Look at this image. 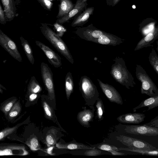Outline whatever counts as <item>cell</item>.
Here are the masks:
<instances>
[{
	"instance_id": "cell-1",
	"label": "cell",
	"mask_w": 158,
	"mask_h": 158,
	"mask_svg": "<svg viewBox=\"0 0 158 158\" xmlns=\"http://www.w3.org/2000/svg\"><path fill=\"white\" fill-rule=\"evenodd\" d=\"M110 73L118 83L127 89L133 88L136 85L134 79L127 69L123 58L117 56L114 60Z\"/></svg>"
},
{
	"instance_id": "cell-2",
	"label": "cell",
	"mask_w": 158,
	"mask_h": 158,
	"mask_svg": "<svg viewBox=\"0 0 158 158\" xmlns=\"http://www.w3.org/2000/svg\"><path fill=\"white\" fill-rule=\"evenodd\" d=\"M40 29L45 38L61 54L73 64L74 60L66 44L47 24L41 23Z\"/></svg>"
},
{
	"instance_id": "cell-3",
	"label": "cell",
	"mask_w": 158,
	"mask_h": 158,
	"mask_svg": "<svg viewBox=\"0 0 158 158\" xmlns=\"http://www.w3.org/2000/svg\"><path fill=\"white\" fill-rule=\"evenodd\" d=\"M135 75L137 79L142 83L141 93L151 97L158 95V89L145 69L140 65L137 64Z\"/></svg>"
},
{
	"instance_id": "cell-4",
	"label": "cell",
	"mask_w": 158,
	"mask_h": 158,
	"mask_svg": "<svg viewBox=\"0 0 158 158\" xmlns=\"http://www.w3.org/2000/svg\"><path fill=\"white\" fill-rule=\"evenodd\" d=\"M80 90L90 104L93 105L99 97L96 86L91 79L86 76L81 77L79 81Z\"/></svg>"
},
{
	"instance_id": "cell-5",
	"label": "cell",
	"mask_w": 158,
	"mask_h": 158,
	"mask_svg": "<svg viewBox=\"0 0 158 158\" xmlns=\"http://www.w3.org/2000/svg\"><path fill=\"white\" fill-rule=\"evenodd\" d=\"M123 127L125 134L143 136H157L158 127L149 126L144 124L141 125H121Z\"/></svg>"
},
{
	"instance_id": "cell-6",
	"label": "cell",
	"mask_w": 158,
	"mask_h": 158,
	"mask_svg": "<svg viewBox=\"0 0 158 158\" xmlns=\"http://www.w3.org/2000/svg\"><path fill=\"white\" fill-rule=\"evenodd\" d=\"M40 68L42 79L48 95L51 99H53L55 94L53 73L48 64L44 62L41 63Z\"/></svg>"
},
{
	"instance_id": "cell-7",
	"label": "cell",
	"mask_w": 158,
	"mask_h": 158,
	"mask_svg": "<svg viewBox=\"0 0 158 158\" xmlns=\"http://www.w3.org/2000/svg\"><path fill=\"white\" fill-rule=\"evenodd\" d=\"M29 154L25 145L16 143H0V156H25Z\"/></svg>"
},
{
	"instance_id": "cell-8",
	"label": "cell",
	"mask_w": 158,
	"mask_h": 158,
	"mask_svg": "<svg viewBox=\"0 0 158 158\" xmlns=\"http://www.w3.org/2000/svg\"><path fill=\"white\" fill-rule=\"evenodd\" d=\"M116 139L128 148L148 150H154L157 148L144 140L131 137L119 135L115 137Z\"/></svg>"
},
{
	"instance_id": "cell-9",
	"label": "cell",
	"mask_w": 158,
	"mask_h": 158,
	"mask_svg": "<svg viewBox=\"0 0 158 158\" xmlns=\"http://www.w3.org/2000/svg\"><path fill=\"white\" fill-rule=\"evenodd\" d=\"M99 86L104 94L111 102L122 105V98L118 91L112 85L102 82L97 79Z\"/></svg>"
},
{
	"instance_id": "cell-10",
	"label": "cell",
	"mask_w": 158,
	"mask_h": 158,
	"mask_svg": "<svg viewBox=\"0 0 158 158\" xmlns=\"http://www.w3.org/2000/svg\"><path fill=\"white\" fill-rule=\"evenodd\" d=\"M37 45L44 52L49 63L54 67L58 68L62 65L61 57L48 46L39 41H36Z\"/></svg>"
},
{
	"instance_id": "cell-11",
	"label": "cell",
	"mask_w": 158,
	"mask_h": 158,
	"mask_svg": "<svg viewBox=\"0 0 158 158\" xmlns=\"http://www.w3.org/2000/svg\"><path fill=\"white\" fill-rule=\"evenodd\" d=\"M87 0H77L74 7L66 15L58 19L56 22L62 25L68 22L74 17L80 13L85 8Z\"/></svg>"
},
{
	"instance_id": "cell-12",
	"label": "cell",
	"mask_w": 158,
	"mask_h": 158,
	"mask_svg": "<svg viewBox=\"0 0 158 158\" xmlns=\"http://www.w3.org/2000/svg\"><path fill=\"white\" fill-rule=\"evenodd\" d=\"M145 116L141 113H128L119 116L117 120L119 122L123 123L139 124L143 121Z\"/></svg>"
},
{
	"instance_id": "cell-13",
	"label": "cell",
	"mask_w": 158,
	"mask_h": 158,
	"mask_svg": "<svg viewBox=\"0 0 158 158\" xmlns=\"http://www.w3.org/2000/svg\"><path fill=\"white\" fill-rule=\"evenodd\" d=\"M124 40L109 34L105 33L100 36L97 40L96 43L98 44L116 46L123 43Z\"/></svg>"
},
{
	"instance_id": "cell-14",
	"label": "cell",
	"mask_w": 158,
	"mask_h": 158,
	"mask_svg": "<svg viewBox=\"0 0 158 158\" xmlns=\"http://www.w3.org/2000/svg\"><path fill=\"white\" fill-rule=\"evenodd\" d=\"M7 21L12 20L16 15V8L14 0H1Z\"/></svg>"
},
{
	"instance_id": "cell-15",
	"label": "cell",
	"mask_w": 158,
	"mask_h": 158,
	"mask_svg": "<svg viewBox=\"0 0 158 158\" xmlns=\"http://www.w3.org/2000/svg\"><path fill=\"white\" fill-rule=\"evenodd\" d=\"M158 38V34L152 31L143 38L137 43L134 51L139 50L144 48L152 46L151 44Z\"/></svg>"
},
{
	"instance_id": "cell-16",
	"label": "cell",
	"mask_w": 158,
	"mask_h": 158,
	"mask_svg": "<svg viewBox=\"0 0 158 158\" xmlns=\"http://www.w3.org/2000/svg\"><path fill=\"white\" fill-rule=\"evenodd\" d=\"M58 12L56 18H61L67 15L74 7L75 4L71 0H60Z\"/></svg>"
},
{
	"instance_id": "cell-17",
	"label": "cell",
	"mask_w": 158,
	"mask_h": 158,
	"mask_svg": "<svg viewBox=\"0 0 158 158\" xmlns=\"http://www.w3.org/2000/svg\"><path fill=\"white\" fill-rule=\"evenodd\" d=\"M92 10L91 8H88L76 16L71 23V26L73 27L82 26L87 21L92 12Z\"/></svg>"
},
{
	"instance_id": "cell-18",
	"label": "cell",
	"mask_w": 158,
	"mask_h": 158,
	"mask_svg": "<svg viewBox=\"0 0 158 158\" xmlns=\"http://www.w3.org/2000/svg\"><path fill=\"white\" fill-rule=\"evenodd\" d=\"M158 106V95H157L151 97L142 101L138 106L133 108V110L134 112H135L138 109L143 107H147L148 109L143 111L144 112L151 110Z\"/></svg>"
},
{
	"instance_id": "cell-19",
	"label": "cell",
	"mask_w": 158,
	"mask_h": 158,
	"mask_svg": "<svg viewBox=\"0 0 158 158\" xmlns=\"http://www.w3.org/2000/svg\"><path fill=\"white\" fill-rule=\"evenodd\" d=\"M94 107L92 110L85 109L80 112L78 115V118L83 124L89 126V123L92 121L94 117Z\"/></svg>"
},
{
	"instance_id": "cell-20",
	"label": "cell",
	"mask_w": 158,
	"mask_h": 158,
	"mask_svg": "<svg viewBox=\"0 0 158 158\" xmlns=\"http://www.w3.org/2000/svg\"><path fill=\"white\" fill-rule=\"evenodd\" d=\"M21 110L20 100H18L5 117L8 121L12 122L20 115Z\"/></svg>"
},
{
	"instance_id": "cell-21",
	"label": "cell",
	"mask_w": 158,
	"mask_h": 158,
	"mask_svg": "<svg viewBox=\"0 0 158 158\" xmlns=\"http://www.w3.org/2000/svg\"><path fill=\"white\" fill-rule=\"evenodd\" d=\"M26 120L11 127H6L0 131V141H2L10 136L16 134L18 128L26 123Z\"/></svg>"
},
{
	"instance_id": "cell-22",
	"label": "cell",
	"mask_w": 158,
	"mask_h": 158,
	"mask_svg": "<svg viewBox=\"0 0 158 158\" xmlns=\"http://www.w3.org/2000/svg\"><path fill=\"white\" fill-rule=\"evenodd\" d=\"M56 147L58 149H69L71 150L77 149H94V147H91L85 145L83 144L73 143L67 144H62L57 143L56 144Z\"/></svg>"
},
{
	"instance_id": "cell-23",
	"label": "cell",
	"mask_w": 158,
	"mask_h": 158,
	"mask_svg": "<svg viewBox=\"0 0 158 158\" xmlns=\"http://www.w3.org/2000/svg\"><path fill=\"white\" fill-rule=\"evenodd\" d=\"M18 100L17 98L13 97L5 100L0 104V110L4 113L5 116L7 114Z\"/></svg>"
},
{
	"instance_id": "cell-24",
	"label": "cell",
	"mask_w": 158,
	"mask_h": 158,
	"mask_svg": "<svg viewBox=\"0 0 158 158\" xmlns=\"http://www.w3.org/2000/svg\"><path fill=\"white\" fill-rule=\"evenodd\" d=\"M65 86L67 98L69 99L73 89L74 83L72 73L68 72L66 75L65 80Z\"/></svg>"
},
{
	"instance_id": "cell-25",
	"label": "cell",
	"mask_w": 158,
	"mask_h": 158,
	"mask_svg": "<svg viewBox=\"0 0 158 158\" xmlns=\"http://www.w3.org/2000/svg\"><path fill=\"white\" fill-rule=\"evenodd\" d=\"M124 150L140 154L143 155L158 156V149L154 150H148L130 148H119L118 151Z\"/></svg>"
},
{
	"instance_id": "cell-26",
	"label": "cell",
	"mask_w": 158,
	"mask_h": 158,
	"mask_svg": "<svg viewBox=\"0 0 158 158\" xmlns=\"http://www.w3.org/2000/svg\"><path fill=\"white\" fill-rule=\"evenodd\" d=\"M27 145L32 151H37L40 149V147L37 138L35 136L30 137L20 142Z\"/></svg>"
},
{
	"instance_id": "cell-27",
	"label": "cell",
	"mask_w": 158,
	"mask_h": 158,
	"mask_svg": "<svg viewBox=\"0 0 158 158\" xmlns=\"http://www.w3.org/2000/svg\"><path fill=\"white\" fill-rule=\"evenodd\" d=\"M96 107L97 118L99 121H101L103 119V114L105 112L104 106L102 100L98 98L96 101Z\"/></svg>"
},
{
	"instance_id": "cell-28",
	"label": "cell",
	"mask_w": 158,
	"mask_h": 158,
	"mask_svg": "<svg viewBox=\"0 0 158 158\" xmlns=\"http://www.w3.org/2000/svg\"><path fill=\"white\" fill-rule=\"evenodd\" d=\"M148 58L150 64L158 74V56L153 48H152Z\"/></svg>"
},
{
	"instance_id": "cell-29",
	"label": "cell",
	"mask_w": 158,
	"mask_h": 158,
	"mask_svg": "<svg viewBox=\"0 0 158 158\" xmlns=\"http://www.w3.org/2000/svg\"><path fill=\"white\" fill-rule=\"evenodd\" d=\"M56 130L52 129L49 131L46 134L45 140L48 146H53L56 143Z\"/></svg>"
},
{
	"instance_id": "cell-30",
	"label": "cell",
	"mask_w": 158,
	"mask_h": 158,
	"mask_svg": "<svg viewBox=\"0 0 158 158\" xmlns=\"http://www.w3.org/2000/svg\"><path fill=\"white\" fill-rule=\"evenodd\" d=\"M42 87L35 77H32L29 87V92L37 94L41 92Z\"/></svg>"
},
{
	"instance_id": "cell-31",
	"label": "cell",
	"mask_w": 158,
	"mask_h": 158,
	"mask_svg": "<svg viewBox=\"0 0 158 158\" xmlns=\"http://www.w3.org/2000/svg\"><path fill=\"white\" fill-rule=\"evenodd\" d=\"M93 147L97 148L101 150L106 151L115 150L118 151V148L114 145L106 143H101L92 146Z\"/></svg>"
},
{
	"instance_id": "cell-32",
	"label": "cell",
	"mask_w": 158,
	"mask_h": 158,
	"mask_svg": "<svg viewBox=\"0 0 158 158\" xmlns=\"http://www.w3.org/2000/svg\"><path fill=\"white\" fill-rule=\"evenodd\" d=\"M56 34L60 37H62L66 31V29L62 25L56 22L53 25Z\"/></svg>"
},
{
	"instance_id": "cell-33",
	"label": "cell",
	"mask_w": 158,
	"mask_h": 158,
	"mask_svg": "<svg viewBox=\"0 0 158 158\" xmlns=\"http://www.w3.org/2000/svg\"><path fill=\"white\" fill-rule=\"evenodd\" d=\"M24 47L28 59L31 63L33 64L34 63V59L30 45L27 42H24Z\"/></svg>"
},
{
	"instance_id": "cell-34",
	"label": "cell",
	"mask_w": 158,
	"mask_h": 158,
	"mask_svg": "<svg viewBox=\"0 0 158 158\" xmlns=\"http://www.w3.org/2000/svg\"><path fill=\"white\" fill-rule=\"evenodd\" d=\"M45 10L51 11L53 5L50 0H37Z\"/></svg>"
},
{
	"instance_id": "cell-35",
	"label": "cell",
	"mask_w": 158,
	"mask_h": 158,
	"mask_svg": "<svg viewBox=\"0 0 158 158\" xmlns=\"http://www.w3.org/2000/svg\"><path fill=\"white\" fill-rule=\"evenodd\" d=\"M85 153V154L87 156H97L101 155L103 152L101 150H98L95 148L94 149H89Z\"/></svg>"
},
{
	"instance_id": "cell-36",
	"label": "cell",
	"mask_w": 158,
	"mask_h": 158,
	"mask_svg": "<svg viewBox=\"0 0 158 158\" xmlns=\"http://www.w3.org/2000/svg\"><path fill=\"white\" fill-rule=\"evenodd\" d=\"M43 106L46 115L49 118H52V113L49 106L46 102H44L43 103Z\"/></svg>"
},
{
	"instance_id": "cell-37",
	"label": "cell",
	"mask_w": 158,
	"mask_h": 158,
	"mask_svg": "<svg viewBox=\"0 0 158 158\" xmlns=\"http://www.w3.org/2000/svg\"><path fill=\"white\" fill-rule=\"evenodd\" d=\"M7 22L4 10H3L0 3V23L5 24Z\"/></svg>"
},
{
	"instance_id": "cell-38",
	"label": "cell",
	"mask_w": 158,
	"mask_h": 158,
	"mask_svg": "<svg viewBox=\"0 0 158 158\" xmlns=\"http://www.w3.org/2000/svg\"><path fill=\"white\" fill-rule=\"evenodd\" d=\"M145 124L150 127H158V116L152 119L149 123Z\"/></svg>"
},
{
	"instance_id": "cell-39",
	"label": "cell",
	"mask_w": 158,
	"mask_h": 158,
	"mask_svg": "<svg viewBox=\"0 0 158 158\" xmlns=\"http://www.w3.org/2000/svg\"><path fill=\"white\" fill-rule=\"evenodd\" d=\"M108 152L114 156H123L124 155V153L118 152V151L115 150H111L108 151Z\"/></svg>"
},
{
	"instance_id": "cell-40",
	"label": "cell",
	"mask_w": 158,
	"mask_h": 158,
	"mask_svg": "<svg viewBox=\"0 0 158 158\" xmlns=\"http://www.w3.org/2000/svg\"><path fill=\"white\" fill-rule=\"evenodd\" d=\"M38 94L36 93H31L28 97V100L30 102L34 101L37 97Z\"/></svg>"
},
{
	"instance_id": "cell-41",
	"label": "cell",
	"mask_w": 158,
	"mask_h": 158,
	"mask_svg": "<svg viewBox=\"0 0 158 158\" xmlns=\"http://www.w3.org/2000/svg\"><path fill=\"white\" fill-rule=\"evenodd\" d=\"M9 47L12 49H15L16 47L15 43L12 41L9 40L8 43Z\"/></svg>"
},
{
	"instance_id": "cell-42",
	"label": "cell",
	"mask_w": 158,
	"mask_h": 158,
	"mask_svg": "<svg viewBox=\"0 0 158 158\" xmlns=\"http://www.w3.org/2000/svg\"><path fill=\"white\" fill-rule=\"evenodd\" d=\"M53 148V147H51L50 148H48L47 150V152L49 154L51 155H53V154H52V151Z\"/></svg>"
},
{
	"instance_id": "cell-43",
	"label": "cell",
	"mask_w": 158,
	"mask_h": 158,
	"mask_svg": "<svg viewBox=\"0 0 158 158\" xmlns=\"http://www.w3.org/2000/svg\"><path fill=\"white\" fill-rule=\"evenodd\" d=\"M133 6H134V7H133V8H135V6L134 5H133Z\"/></svg>"
},
{
	"instance_id": "cell-44",
	"label": "cell",
	"mask_w": 158,
	"mask_h": 158,
	"mask_svg": "<svg viewBox=\"0 0 158 158\" xmlns=\"http://www.w3.org/2000/svg\"></svg>"
},
{
	"instance_id": "cell-45",
	"label": "cell",
	"mask_w": 158,
	"mask_h": 158,
	"mask_svg": "<svg viewBox=\"0 0 158 158\" xmlns=\"http://www.w3.org/2000/svg\"><path fill=\"white\" fill-rule=\"evenodd\" d=\"M59 1H60V0H58Z\"/></svg>"
}]
</instances>
